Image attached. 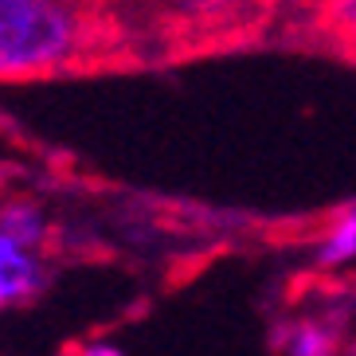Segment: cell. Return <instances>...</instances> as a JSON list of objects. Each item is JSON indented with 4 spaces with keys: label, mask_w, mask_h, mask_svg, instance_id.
Returning <instances> with one entry per match:
<instances>
[{
    "label": "cell",
    "mask_w": 356,
    "mask_h": 356,
    "mask_svg": "<svg viewBox=\"0 0 356 356\" xmlns=\"http://www.w3.org/2000/svg\"><path fill=\"white\" fill-rule=\"evenodd\" d=\"M83 24L71 0H0V74H35L67 63Z\"/></svg>",
    "instance_id": "1"
},
{
    "label": "cell",
    "mask_w": 356,
    "mask_h": 356,
    "mask_svg": "<svg viewBox=\"0 0 356 356\" xmlns=\"http://www.w3.org/2000/svg\"><path fill=\"white\" fill-rule=\"evenodd\" d=\"M0 231H8L12 239L28 243V247H40L43 235H47V223L32 204H8L0 211Z\"/></svg>",
    "instance_id": "4"
},
{
    "label": "cell",
    "mask_w": 356,
    "mask_h": 356,
    "mask_svg": "<svg viewBox=\"0 0 356 356\" xmlns=\"http://www.w3.org/2000/svg\"><path fill=\"white\" fill-rule=\"evenodd\" d=\"M321 262L325 266H345V262L356 259V204L345 208L341 216L333 220V227L325 231L321 239Z\"/></svg>",
    "instance_id": "3"
},
{
    "label": "cell",
    "mask_w": 356,
    "mask_h": 356,
    "mask_svg": "<svg viewBox=\"0 0 356 356\" xmlns=\"http://www.w3.org/2000/svg\"><path fill=\"white\" fill-rule=\"evenodd\" d=\"M337 12H341V24L348 28V35H353V43H356V0H341Z\"/></svg>",
    "instance_id": "6"
},
{
    "label": "cell",
    "mask_w": 356,
    "mask_h": 356,
    "mask_svg": "<svg viewBox=\"0 0 356 356\" xmlns=\"http://www.w3.org/2000/svg\"><path fill=\"white\" fill-rule=\"evenodd\" d=\"M290 353L298 356H317V353H329V337L321 333V329H314V325H305L302 337L298 341H290Z\"/></svg>",
    "instance_id": "5"
},
{
    "label": "cell",
    "mask_w": 356,
    "mask_h": 356,
    "mask_svg": "<svg viewBox=\"0 0 356 356\" xmlns=\"http://www.w3.org/2000/svg\"><path fill=\"white\" fill-rule=\"evenodd\" d=\"M43 286V266L35 259V247L12 239L8 231H0V305L28 302Z\"/></svg>",
    "instance_id": "2"
}]
</instances>
